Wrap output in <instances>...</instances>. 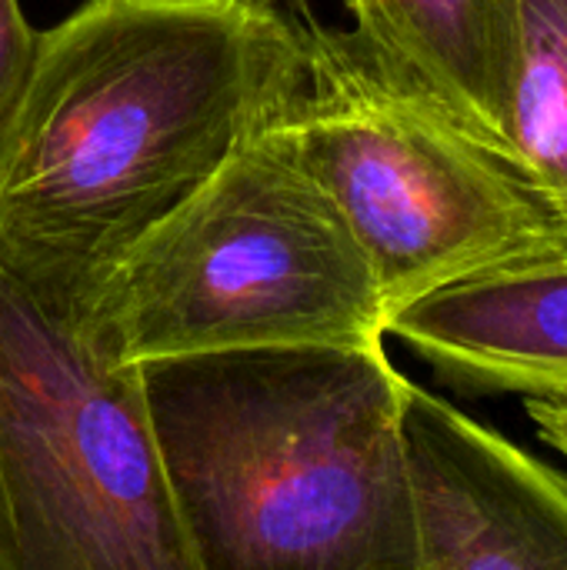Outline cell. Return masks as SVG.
I'll list each match as a JSON object with an SVG mask.
<instances>
[{"instance_id": "ba28073f", "label": "cell", "mask_w": 567, "mask_h": 570, "mask_svg": "<svg viewBox=\"0 0 567 570\" xmlns=\"http://www.w3.org/2000/svg\"><path fill=\"white\" fill-rule=\"evenodd\" d=\"M344 3L358 23L351 33L384 70L428 94L475 137L515 160L501 134L508 0Z\"/></svg>"}, {"instance_id": "52a82bcc", "label": "cell", "mask_w": 567, "mask_h": 570, "mask_svg": "<svg viewBox=\"0 0 567 570\" xmlns=\"http://www.w3.org/2000/svg\"><path fill=\"white\" fill-rule=\"evenodd\" d=\"M384 331L465 394L567 397V257L431 291Z\"/></svg>"}, {"instance_id": "7a4b0ae2", "label": "cell", "mask_w": 567, "mask_h": 570, "mask_svg": "<svg viewBox=\"0 0 567 570\" xmlns=\"http://www.w3.org/2000/svg\"><path fill=\"white\" fill-rule=\"evenodd\" d=\"M194 570H424L384 344H284L140 364Z\"/></svg>"}, {"instance_id": "9c48e42d", "label": "cell", "mask_w": 567, "mask_h": 570, "mask_svg": "<svg viewBox=\"0 0 567 570\" xmlns=\"http://www.w3.org/2000/svg\"><path fill=\"white\" fill-rule=\"evenodd\" d=\"M501 134L567 230V0H508Z\"/></svg>"}, {"instance_id": "5b68a950", "label": "cell", "mask_w": 567, "mask_h": 570, "mask_svg": "<svg viewBox=\"0 0 567 570\" xmlns=\"http://www.w3.org/2000/svg\"><path fill=\"white\" fill-rule=\"evenodd\" d=\"M284 130L368 257L388 317L448 284L567 257L565 224L531 177L351 30L321 27Z\"/></svg>"}, {"instance_id": "6da1fadb", "label": "cell", "mask_w": 567, "mask_h": 570, "mask_svg": "<svg viewBox=\"0 0 567 570\" xmlns=\"http://www.w3.org/2000/svg\"><path fill=\"white\" fill-rule=\"evenodd\" d=\"M314 37L234 0H87L43 30L0 134V257L90 291L294 107Z\"/></svg>"}, {"instance_id": "8fae6325", "label": "cell", "mask_w": 567, "mask_h": 570, "mask_svg": "<svg viewBox=\"0 0 567 570\" xmlns=\"http://www.w3.org/2000/svg\"><path fill=\"white\" fill-rule=\"evenodd\" d=\"M525 414L538 438L567 461V397H525Z\"/></svg>"}, {"instance_id": "8992f818", "label": "cell", "mask_w": 567, "mask_h": 570, "mask_svg": "<svg viewBox=\"0 0 567 570\" xmlns=\"http://www.w3.org/2000/svg\"><path fill=\"white\" fill-rule=\"evenodd\" d=\"M424 570H567V474L408 381Z\"/></svg>"}, {"instance_id": "277c9868", "label": "cell", "mask_w": 567, "mask_h": 570, "mask_svg": "<svg viewBox=\"0 0 567 570\" xmlns=\"http://www.w3.org/2000/svg\"><path fill=\"white\" fill-rule=\"evenodd\" d=\"M0 570H194L140 364L0 257Z\"/></svg>"}, {"instance_id": "30bf717a", "label": "cell", "mask_w": 567, "mask_h": 570, "mask_svg": "<svg viewBox=\"0 0 567 570\" xmlns=\"http://www.w3.org/2000/svg\"><path fill=\"white\" fill-rule=\"evenodd\" d=\"M40 33L27 23L20 0H0V134L23 94Z\"/></svg>"}, {"instance_id": "3957f363", "label": "cell", "mask_w": 567, "mask_h": 570, "mask_svg": "<svg viewBox=\"0 0 567 570\" xmlns=\"http://www.w3.org/2000/svg\"><path fill=\"white\" fill-rule=\"evenodd\" d=\"M90 311L127 364L388 337L368 257L284 117L140 234L90 287Z\"/></svg>"}, {"instance_id": "7c38bea8", "label": "cell", "mask_w": 567, "mask_h": 570, "mask_svg": "<svg viewBox=\"0 0 567 570\" xmlns=\"http://www.w3.org/2000/svg\"><path fill=\"white\" fill-rule=\"evenodd\" d=\"M234 3H241L247 10H257L264 17H274V20H281L284 27H291L301 37H314L321 30V23L314 20L307 0H234Z\"/></svg>"}]
</instances>
